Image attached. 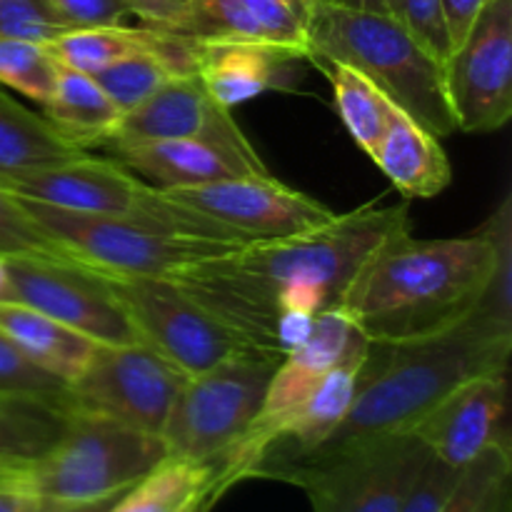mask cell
Returning <instances> with one entry per match:
<instances>
[{"label": "cell", "instance_id": "cell-8", "mask_svg": "<svg viewBox=\"0 0 512 512\" xmlns=\"http://www.w3.org/2000/svg\"><path fill=\"white\" fill-rule=\"evenodd\" d=\"M280 360L245 350L188 375L160 433L170 458L215 463L228 455L260 415Z\"/></svg>", "mask_w": 512, "mask_h": 512}, {"label": "cell", "instance_id": "cell-23", "mask_svg": "<svg viewBox=\"0 0 512 512\" xmlns=\"http://www.w3.org/2000/svg\"><path fill=\"white\" fill-rule=\"evenodd\" d=\"M308 60L328 78L330 88H333L335 108H338L340 118H343L345 128L353 135L358 148L368 155L373 153L398 108L353 65L328 58Z\"/></svg>", "mask_w": 512, "mask_h": 512}, {"label": "cell", "instance_id": "cell-20", "mask_svg": "<svg viewBox=\"0 0 512 512\" xmlns=\"http://www.w3.org/2000/svg\"><path fill=\"white\" fill-rule=\"evenodd\" d=\"M85 153L88 150L60 135L45 115H35L0 90V180L55 168Z\"/></svg>", "mask_w": 512, "mask_h": 512}, {"label": "cell", "instance_id": "cell-30", "mask_svg": "<svg viewBox=\"0 0 512 512\" xmlns=\"http://www.w3.org/2000/svg\"><path fill=\"white\" fill-rule=\"evenodd\" d=\"M0 255L3 258H43L58 260V263H80L30 218L20 200L3 185H0Z\"/></svg>", "mask_w": 512, "mask_h": 512}, {"label": "cell", "instance_id": "cell-1", "mask_svg": "<svg viewBox=\"0 0 512 512\" xmlns=\"http://www.w3.org/2000/svg\"><path fill=\"white\" fill-rule=\"evenodd\" d=\"M405 230L408 205L370 203L310 233L200 260L173 280L255 350L285 358L318 315L343 310L365 263Z\"/></svg>", "mask_w": 512, "mask_h": 512}, {"label": "cell", "instance_id": "cell-2", "mask_svg": "<svg viewBox=\"0 0 512 512\" xmlns=\"http://www.w3.org/2000/svg\"><path fill=\"white\" fill-rule=\"evenodd\" d=\"M510 198L463 238H390L360 270L343 303L373 345L428 338L488 305L510 315Z\"/></svg>", "mask_w": 512, "mask_h": 512}, {"label": "cell", "instance_id": "cell-37", "mask_svg": "<svg viewBox=\"0 0 512 512\" xmlns=\"http://www.w3.org/2000/svg\"><path fill=\"white\" fill-rule=\"evenodd\" d=\"M235 483H240V480L235 478L230 470L220 468V473L215 475V478L210 480V483L205 485L200 493H195L193 498L188 500V505H185L180 512H213L215 505L220 503V498H223V495L228 493Z\"/></svg>", "mask_w": 512, "mask_h": 512}, {"label": "cell", "instance_id": "cell-18", "mask_svg": "<svg viewBox=\"0 0 512 512\" xmlns=\"http://www.w3.org/2000/svg\"><path fill=\"white\" fill-rule=\"evenodd\" d=\"M110 150L125 168L133 170L138 178L150 180V185L160 190L193 188V185L240 178V175H263L255 173L220 145L198 138L145 140V143L113 145Z\"/></svg>", "mask_w": 512, "mask_h": 512}, {"label": "cell", "instance_id": "cell-14", "mask_svg": "<svg viewBox=\"0 0 512 512\" xmlns=\"http://www.w3.org/2000/svg\"><path fill=\"white\" fill-rule=\"evenodd\" d=\"M175 138H198L205 143L220 145L230 155L243 160L255 173H268L260 155L255 153L253 143L245 138L230 110L215 103L213 95L205 90L203 80L195 73L173 75L138 108L125 113L108 148Z\"/></svg>", "mask_w": 512, "mask_h": 512}, {"label": "cell", "instance_id": "cell-41", "mask_svg": "<svg viewBox=\"0 0 512 512\" xmlns=\"http://www.w3.org/2000/svg\"><path fill=\"white\" fill-rule=\"evenodd\" d=\"M0 303H10V280H8V265L0 255Z\"/></svg>", "mask_w": 512, "mask_h": 512}, {"label": "cell", "instance_id": "cell-25", "mask_svg": "<svg viewBox=\"0 0 512 512\" xmlns=\"http://www.w3.org/2000/svg\"><path fill=\"white\" fill-rule=\"evenodd\" d=\"M218 473V463L168 458L153 473L130 485L110 512H180Z\"/></svg>", "mask_w": 512, "mask_h": 512}, {"label": "cell", "instance_id": "cell-31", "mask_svg": "<svg viewBox=\"0 0 512 512\" xmlns=\"http://www.w3.org/2000/svg\"><path fill=\"white\" fill-rule=\"evenodd\" d=\"M393 18H398L400 25L440 65H445V60L453 53V38H450L448 20H445L443 0H395Z\"/></svg>", "mask_w": 512, "mask_h": 512}, {"label": "cell", "instance_id": "cell-7", "mask_svg": "<svg viewBox=\"0 0 512 512\" xmlns=\"http://www.w3.org/2000/svg\"><path fill=\"white\" fill-rule=\"evenodd\" d=\"M15 195V193H13ZM30 218L73 258L105 275L173 278L180 270L243 245L195 238L133 215H85L20 198Z\"/></svg>", "mask_w": 512, "mask_h": 512}, {"label": "cell", "instance_id": "cell-24", "mask_svg": "<svg viewBox=\"0 0 512 512\" xmlns=\"http://www.w3.org/2000/svg\"><path fill=\"white\" fill-rule=\"evenodd\" d=\"M68 415L40 400L0 393V468L23 473L43 458L63 435Z\"/></svg>", "mask_w": 512, "mask_h": 512}, {"label": "cell", "instance_id": "cell-4", "mask_svg": "<svg viewBox=\"0 0 512 512\" xmlns=\"http://www.w3.org/2000/svg\"><path fill=\"white\" fill-rule=\"evenodd\" d=\"M308 58L353 65L435 138L458 133L443 65L393 15L318 0L310 20Z\"/></svg>", "mask_w": 512, "mask_h": 512}, {"label": "cell", "instance_id": "cell-32", "mask_svg": "<svg viewBox=\"0 0 512 512\" xmlns=\"http://www.w3.org/2000/svg\"><path fill=\"white\" fill-rule=\"evenodd\" d=\"M68 30L45 0H0V38L53 43Z\"/></svg>", "mask_w": 512, "mask_h": 512}, {"label": "cell", "instance_id": "cell-17", "mask_svg": "<svg viewBox=\"0 0 512 512\" xmlns=\"http://www.w3.org/2000/svg\"><path fill=\"white\" fill-rule=\"evenodd\" d=\"M295 55L250 43H193V73L215 103L233 110L268 90L293 85Z\"/></svg>", "mask_w": 512, "mask_h": 512}, {"label": "cell", "instance_id": "cell-28", "mask_svg": "<svg viewBox=\"0 0 512 512\" xmlns=\"http://www.w3.org/2000/svg\"><path fill=\"white\" fill-rule=\"evenodd\" d=\"M0 393L40 400L60 413H73L75 400L70 383L40 368L8 335L0 330Z\"/></svg>", "mask_w": 512, "mask_h": 512}, {"label": "cell", "instance_id": "cell-34", "mask_svg": "<svg viewBox=\"0 0 512 512\" xmlns=\"http://www.w3.org/2000/svg\"><path fill=\"white\" fill-rule=\"evenodd\" d=\"M45 3L70 30L123 25L130 15L123 0H45Z\"/></svg>", "mask_w": 512, "mask_h": 512}, {"label": "cell", "instance_id": "cell-13", "mask_svg": "<svg viewBox=\"0 0 512 512\" xmlns=\"http://www.w3.org/2000/svg\"><path fill=\"white\" fill-rule=\"evenodd\" d=\"M163 193L173 203L185 205L228 228L245 245L310 233L338 215L310 195L278 183L270 173L240 175Z\"/></svg>", "mask_w": 512, "mask_h": 512}, {"label": "cell", "instance_id": "cell-40", "mask_svg": "<svg viewBox=\"0 0 512 512\" xmlns=\"http://www.w3.org/2000/svg\"><path fill=\"white\" fill-rule=\"evenodd\" d=\"M323 3L345 5V8H360V10H375V13H395V0H323Z\"/></svg>", "mask_w": 512, "mask_h": 512}, {"label": "cell", "instance_id": "cell-29", "mask_svg": "<svg viewBox=\"0 0 512 512\" xmlns=\"http://www.w3.org/2000/svg\"><path fill=\"white\" fill-rule=\"evenodd\" d=\"M60 60L48 43L0 38V83L28 95L43 105L53 93L60 75Z\"/></svg>", "mask_w": 512, "mask_h": 512}, {"label": "cell", "instance_id": "cell-35", "mask_svg": "<svg viewBox=\"0 0 512 512\" xmlns=\"http://www.w3.org/2000/svg\"><path fill=\"white\" fill-rule=\"evenodd\" d=\"M130 15H138L145 28L173 33L183 20L188 0H123Z\"/></svg>", "mask_w": 512, "mask_h": 512}, {"label": "cell", "instance_id": "cell-6", "mask_svg": "<svg viewBox=\"0 0 512 512\" xmlns=\"http://www.w3.org/2000/svg\"><path fill=\"white\" fill-rule=\"evenodd\" d=\"M160 435L73 410L63 435L20 473V488L53 503H80L130 488L168 460Z\"/></svg>", "mask_w": 512, "mask_h": 512}, {"label": "cell", "instance_id": "cell-33", "mask_svg": "<svg viewBox=\"0 0 512 512\" xmlns=\"http://www.w3.org/2000/svg\"><path fill=\"white\" fill-rule=\"evenodd\" d=\"M458 478V468H450L448 463H443V460L430 455L423 473H420L418 483L413 485V490H410L408 500H405L400 512H440L443 510L445 500H448V495L453 493Z\"/></svg>", "mask_w": 512, "mask_h": 512}, {"label": "cell", "instance_id": "cell-9", "mask_svg": "<svg viewBox=\"0 0 512 512\" xmlns=\"http://www.w3.org/2000/svg\"><path fill=\"white\" fill-rule=\"evenodd\" d=\"M108 283L140 340L185 375H198L230 355L255 350L173 278L108 275Z\"/></svg>", "mask_w": 512, "mask_h": 512}, {"label": "cell", "instance_id": "cell-21", "mask_svg": "<svg viewBox=\"0 0 512 512\" xmlns=\"http://www.w3.org/2000/svg\"><path fill=\"white\" fill-rule=\"evenodd\" d=\"M0 330L30 360L65 383H73L83 373L98 348L95 340L85 338L78 330L20 303H0Z\"/></svg>", "mask_w": 512, "mask_h": 512}, {"label": "cell", "instance_id": "cell-3", "mask_svg": "<svg viewBox=\"0 0 512 512\" xmlns=\"http://www.w3.org/2000/svg\"><path fill=\"white\" fill-rule=\"evenodd\" d=\"M510 353L512 320L500 318L488 305L428 338L398 345L370 343L363 383L348 415L308 455L333 453L380 435L413 433L455 388L483 375L508 373Z\"/></svg>", "mask_w": 512, "mask_h": 512}, {"label": "cell", "instance_id": "cell-42", "mask_svg": "<svg viewBox=\"0 0 512 512\" xmlns=\"http://www.w3.org/2000/svg\"><path fill=\"white\" fill-rule=\"evenodd\" d=\"M20 483V470L0 468V485H18Z\"/></svg>", "mask_w": 512, "mask_h": 512}, {"label": "cell", "instance_id": "cell-39", "mask_svg": "<svg viewBox=\"0 0 512 512\" xmlns=\"http://www.w3.org/2000/svg\"><path fill=\"white\" fill-rule=\"evenodd\" d=\"M125 490H118V493H113V495H105V498L80 500V503H53V500H48V503H45V508L40 512H110V508H113V505L123 498Z\"/></svg>", "mask_w": 512, "mask_h": 512}, {"label": "cell", "instance_id": "cell-22", "mask_svg": "<svg viewBox=\"0 0 512 512\" xmlns=\"http://www.w3.org/2000/svg\"><path fill=\"white\" fill-rule=\"evenodd\" d=\"M43 115L60 135L83 150L108 145L123 118L88 73L65 65L60 68L53 93L43 103Z\"/></svg>", "mask_w": 512, "mask_h": 512}, {"label": "cell", "instance_id": "cell-5", "mask_svg": "<svg viewBox=\"0 0 512 512\" xmlns=\"http://www.w3.org/2000/svg\"><path fill=\"white\" fill-rule=\"evenodd\" d=\"M428 460L418 435L395 433L333 453L265 460L253 478L298 485L313 512H400Z\"/></svg>", "mask_w": 512, "mask_h": 512}, {"label": "cell", "instance_id": "cell-12", "mask_svg": "<svg viewBox=\"0 0 512 512\" xmlns=\"http://www.w3.org/2000/svg\"><path fill=\"white\" fill-rule=\"evenodd\" d=\"M10 303L28 305L100 345L143 343L108 275L83 263L5 258Z\"/></svg>", "mask_w": 512, "mask_h": 512}, {"label": "cell", "instance_id": "cell-26", "mask_svg": "<svg viewBox=\"0 0 512 512\" xmlns=\"http://www.w3.org/2000/svg\"><path fill=\"white\" fill-rule=\"evenodd\" d=\"M440 512H512L510 443H498L460 470Z\"/></svg>", "mask_w": 512, "mask_h": 512}, {"label": "cell", "instance_id": "cell-27", "mask_svg": "<svg viewBox=\"0 0 512 512\" xmlns=\"http://www.w3.org/2000/svg\"><path fill=\"white\" fill-rule=\"evenodd\" d=\"M173 75L178 73L170 68L163 55L143 50V53L128 55V58H120L105 68L95 70V73H90V78L108 95L110 103L125 115L138 108L143 100H148Z\"/></svg>", "mask_w": 512, "mask_h": 512}, {"label": "cell", "instance_id": "cell-38", "mask_svg": "<svg viewBox=\"0 0 512 512\" xmlns=\"http://www.w3.org/2000/svg\"><path fill=\"white\" fill-rule=\"evenodd\" d=\"M48 500L28 493L20 485H0V512H40Z\"/></svg>", "mask_w": 512, "mask_h": 512}, {"label": "cell", "instance_id": "cell-36", "mask_svg": "<svg viewBox=\"0 0 512 512\" xmlns=\"http://www.w3.org/2000/svg\"><path fill=\"white\" fill-rule=\"evenodd\" d=\"M488 3V0H443L445 8V20H448L450 38H453V48L463 40V35L468 33V28L473 25L475 15L480 13V8Z\"/></svg>", "mask_w": 512, "mask_h": 512}, {"label": "cell", "instance_id": "cell-15", "mask_svg": "<svg viewBox=\"0 0 512 512\" xmlns=\"http://www.w3.org/2000/svg\"><path fill=\"white\" fill-rule=\"evenodd\" d=\"M318 0H188L173 35L193 43H250L308 58Z\"/></svg>", "mask_w": 512, "mask_h": 512}, {"label": "cell", "instance_id": "cell-11", "mask_svg": "<svg viewBox=\"0 0 512 512\" xmlns=\"http://www.w3.org/2000/svg\"><path fill=\"white\" fill-rule=\"evenodd\" d=\"M458 130L493 133L512 115V0H488L443 65Z\"/></svg>", "mask_w": 512, "mask_h": 512}, {"label": "cell", "instance_id": "cell-10", "mask_svg": "<svg viewBox=\"0 0 512 512\" xmlns=\"http://www.w3.org/2000/svg\"><path fill=\"white\" fill-rule=\"evenodd\" d=\"M188 375L145 343L100 345L70 383L75 410L160 435Z\"/></svg>", "mask_w": 512, "mask_h": 512}, {"label": "cell", "instance_id": "cell-16", "mask_svg": "<svg viewBox=\"0 0 512 512\" xmlns=\"http://www.w3.org/2000/svg\"><path fill=\"white\" fill-rule=\"evenodd\" d=\"M505 405L508 373L483 375L468 380L440 400L413 433L428 445L433 458L463 470L493 445L508 443Z\"/></svg>", "mask_w": 512, "mask_h": 512}, {"label": "cell", "instance_id": "cell-19", "mask_svg": "<svg viewBox=\"0 0 512 512\" xmlns=\"http://www.w3.org/2000/svg\"><path fill=\"white\" fill-rule=\"evenodd\" d=\"M370 158L408 200L435 198L453 180L440 138L410 120L403 110H395L383 140Z\"/></svg>", "mask_w": 512, "mask_h": 512}]
</instances>
